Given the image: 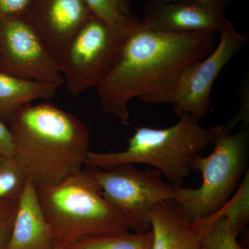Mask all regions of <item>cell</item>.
Segmentation results:
<instances>
[{"label": "cell", "instance_id": "cell-1", "mask_svg": "<svg viewBox=\"0 0 249 249\" xmlns=\"http://www.w3.org/2000/svg\"><path fill=\"white\" fill-rule=\"evenodd\" d=\"M214 35L160 32L137 19L115 66L97 87L103 111L126 121L134 98L173 104L183 73L213 50Z\"/></svg>", "mask_w": 249, "mask_h": 249}, {"label": "cell", "instance_id": "cell-2", "mask_svg": "<svg viewBox=\"0 0 249 249\" xmlns=\"http://www.w3.org/2000/svg\"><path fill=\"white\" fill-rule=\"evenodd\" d=\"M14 159L36 187L55 184L83 170L90 133L84 123L52 103L22 106L9 123Z\"/></svg>", "mask_w": 249, "mask_h": 249}, {"label": "cell", "instance_id": "cell-3", "mask_svg": "<svg viewBox=\"0 0 249 249\" xmlns=\"http://www.w3.org/2000/svg\"><path fill=\"white\" fill-rule=\"evenodd\" d=\"M37 190L57 247L65 248L90 236L129 230L124 215L105 199L87 169Z\"/></svg>", "mask_w": 249, "mask_h": 249}, {"label": "cell", "instance_id": "cell-4", "mask_svg": "<svg viewBox=\"0 0 249 249\" xmlns=\"http://www.w3.org/2000/svg\"><path fill=\"white\" fill-rule=\"evenodd\" d=\"M179 119L166 128L137 129L124 151H89L85 165L106 170L121 164L142 163L160 170L173 186H182L191 173L193 158L212 142L213 132L190 115Z\"/></svg>", "mask_w": 249, "mask_h": 249}, {"label": "cell", "instance_id": "cell-5", "mask_svg": "<svg viewBox=\"0 0 249 249\" xmlns=\"http://www.w3.org/2000/svg\"><path fill=\"white\" fill-rule=\"evenodd\" d=\"M227 122L212 127L213 152L208 157L196 155L191 170L201 173L202 183L197 188H177L175 200L192 222H201L215 213L240 186L249 156V123L235 132Z\"/></svg>", "mask_w": 249, "mask_h": 249}, {"label": "cell", "instance_id": "cell-6", "mask_svg": "<svg viewBox=\"0 0 249 249\" xmlns=\"http://www.w3.org/2000/svg\"><path fill=\"white\" fill-rule=\"evenodd\" d=\"M137 18L124 26H111L91 15L77 31L60 62L67 89L73 96L97 87L119 60Z\"/></svg>", "mask_w": 249, "mask_h": 249}, {"label": "cell", "instance_id": "cell-7", "mask_svg": "<svg viewBox=\"0 0 249 249\" xmlns=\"http://www.w3.org/2000/svg\"><path fill=\"white\" fill-rule=\"evenodd\" d=\"M86 169L99 185L105 199L124 215L129 229L134 232L150 230L154 207L175 200L176 196V187L164 181L155 168L139 170L128 163L106 170Z\"/></svg>", "mask_w": 249, "mask_h": 249}, {"label": "cell", "instance_id": "cell-8", "mask_svg": "<svg viewBox=\"0 0 249 249\" xmlns=\"http://www.w3.org/2000/svg\"><path fill=\"white\" fill-rule=\"evenodd\" d=\"M0 71L22 79L65 83L60 64L23 15L0 19Z\"/></svg>", "mask_w": 249, "mask_h": 249}, {"label": "cell", "instance_id": "cell-9", "mask_svg": "<svg viewBox=\"0 0 249 249\" xmlns=\"http://www.w3.org/2000/svg\"><path fill=\"white\" fill-rule=\"evenodd\" d=\"M248 40V34L239 33L229 20L220 33V40L213 50L183 73L173 104L177 117L190 115L199 122L208 114L214 81Z\"/></svg>", "mask_w": 249, "mask_h": 249}, {"label": "cell", "instance_id": "cell-10", "mask_svg": "<svg viewBox=\"0 0 249 249\" xmlns=\"http://www.w3.org/2000/svg\"><path fill=\"white\" fill-rule=\"evenodd\" d=\"M91 15L84 0H30L23 16L60 65L73 36Z\"/></svg>", "mask_w": 249, "mask_h": 249}, {"label": "cell", "instance_id": "cell-11", "mask_svg": "<svg viewBox=\"0 0 249 249\" xmlns=\"http://www.w3.org/2000/svg\"><path fill=\"white\" fill-rule=\"evenodd\" d=\"M225 9L222 5L199 0L145 5L142 22L149 29L168 34H220L229 20Z\"/></svg>", "mask_w": 249, "mask_h": 249}, {"label": "cell", "instance_id": "cell-12", "mask_svg": "<svg viewBox=\"0 0 249 249\" xmlns=\"http://www.w3.org/2000/svg\"><path fill=\"white\" fill-rule=\"evenodd\" d=\"M56 247L53 232L41 207L37 187L27 179L19 198L6 249H55Z\"/></svg>", "mask_w": 249, "mask_h": 249}, {"label": "cell", "instance_id": "cell-13", "mask_svg": "<svg viewBox=\"0 0 249 249\" xmlns=\"http://www.w3.org/2000/svg\"><path fill=\"white\" fill-rule=\"evenodd\" d=\"M152 249H201V235L179 204L174 200L156 205L150 217Z\"/></svg>", "mask_w": 249, "mask_h": 249}, {"label": "cell", "instance_id": "cell-14", "mask_svg": "<svg viewBox=\"0 0 249 249\" xmlns=\"http://www.w3.org/2000/svg\"><path fill=\"white\" fill-rule=\"evenodd\" d=\"M60 85L22 79L0 71V119L9 124L19 108L39 99H52Z\"/></svg>", "mask_w": 249, "mask_h": 249}, {"label": "cell", "instance_id": "cell-15", "mask_svg": "<svg viewBox=\"0 0 249 249\" xmlns=\"http://www.w3.org/2000/svg\"><path fill=\"white\" fill-rule=\"evenodd\" d=\"M153 233L124 231L93 235L80 240L65 249H152Z\"/></svg>", "mask_w": 249, "mask_h": 249}, {"label": "cell", "instance_id": "cell-16", "mask_svg": "<svg viewBox=\"0 0 249 249\" xmlns=\"http://www.w3.org/2000/svg\"><path fill=\"white\" fill-rule=\"evenodd\" d=\"M227 218L231 223L235 235L238 236L246 227L249 219V171L245 174L235 194L215 213L201 222L194 223L196 226L206 225L218 218Z\"/></svg>", "mask_w": 249, "mask_h": 249}, {"label": "cell", "instance_id": "cell-17", "mask_svg": "<svg viewBox=\"0 0 249 249\" xmlns=\"http://www.w3.org/2000/svg\"><path fill=\"white\" fill-rule=\"evenodd\" d=\"M201 235V249H242L231 223L221 217L206 225L196 226Z\"/></svg>", "mask_w": 249, "mask_h": 249}, {"label": "cell", "instance_id": "cell-18", "mask_svg": "<svg viewBox=\"0 0 249 249\" xmlns=\"http://www.w3.org/2000/svg\"><path fill=\"white\" fill-rule=\"evenodd\" d=\"M27 180L14 157L0 156V200L19 198Z\"/></svg>", "mask_w": 249, "mask_h": 249}, {"label": "cell", "instance_id": "cell-19", "mask_svg": "<svg viewBox=\"0 0 249 249\" xmlns=\"http://www.w3.org/2000/svg\"><path fill=\"white\" fill-rule=\"evenodd\" d=\"M90 12L102 19L109 25L124 26L130 22L134 18H127L121 14L109 0H84Z\"/></svg>", "mask_w": 249, "mask_h": 249}, {"label": "cell", "instance_id": "cell-20", "mask_svg": "<svg viewBox=\"0 0 249 249\" xmlns=\"http://www.w3.org/2000/svg\"><path fill=\"white\" fill-rule=\"evenodd\" d=\"M19 198L0 200V249H6L15 217L17 212Z\"/></svg>", "mask_w": 249, "mask_h": 249}, {"label": "cell", "instance_id": "cell-21", "mask_svg": "<svg viewBox=\"0 0 249 249\" xmlns=\"http://www.w3.org/2000/svg\"><path fill=\"white\" fill-rule=\"evenodd\" d=\"M30 0H0V19L14 15H24Z\"/></svg>", "mask_w": 249, "mask_h": 249}, {"label": "cell", "instance_id": "cell-22", "mask_svg": "<svg viewBox=\"0 0 249 249\" xmlns=\"http://www.w3.org/2000/svg\"><path fill=\"white\" fill-rule=\"evenodd\" d=\"M14 140L9 127L0 119V156L14 158Z\"/></svg>", "mask_w": 249, "mask_h": 249}, {"label": "cell", "instance_id": "cell-23", "mask_svg": "<svg viewBox=\"0 0 249 249\" xmlns=\"http://www.w3.org/2000/svg\"><path fill=\"white\" fill-rule=\"evenodd\" d=\"M117 11L125 17H133L130 0H109Z\"/></svg>", "mask_w": 249, "mask_h": 249}, {"label": "cell", "instance_id": "cell-24", "mask_svg": "<svg viewBox=\"0 0 249 249\" xmlns=\"http://www.w3.org/2000/svg\"><path fill=\"white\" fill-rule=\"evenodd\" d=\"M183 1V0H145V5H154L163 4V3L173 2V1ZM199 1H211L222 6H226L231 2L232 0H199Z\"/></svg>", "mask_w": 249, "mask_h": 249}, {"label": "cell", "instance_id": "cell-25", "mask_svg": "<svg viewBox=\"0 0 249 249\" xmlns=\"http://www.w3.org/2000/svg\"><path fill=\"white\" fill-rule=\"evenodd\" d=\"M55 249H65L64 248H62V247H56Z\"/></svg>", "mask_w": 249, "mask_h": 249}]
</instances>
